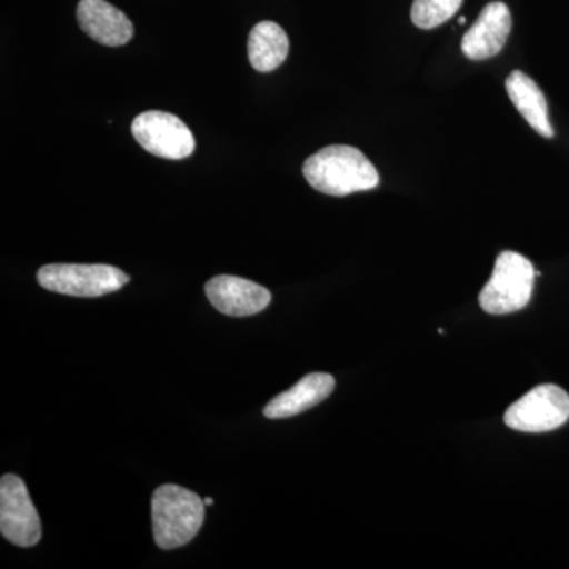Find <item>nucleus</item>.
<instances>
[{"label": "nucleus", "mask_w": 569, "mask_h": 569, "mask_svg": "<svg viewBox=\"0 0 569 569\" xmlns=\"http://www.w3.org/2000/svg\"><path fill=\"white\" fill-rule=\"evenodd\" d=\"M82 31L107 47H122L133 39V24L107 0H81L77 10Z\"/></svg>", "instance_id": "nucleus-10"}, {"label": "nucleus", "mask_w": 569, "mask_h": 569, "mask_svg": "<svg viewBox=\"0 0 569 569\" xmlns=\"http://www.w3.org/2000/svg\"><path fill=\"white\" fill-rule=\"evenodd\" d=\"M507 92L516 110L530 123L535 132L545 138L553 137L549 121L548 102L537 82L527 77L523 71L515 70L507 78Z\"/></svg>", "instance_id": "nucleus-12"}, {"label": "nucleus", "mask_w": 569, "mask_h": 569, "mask_svg": "<svg viewBox=\"0 0 569 569\" xmlns=\"http://www.w3.org/2000/svg\"><path fill=\"white\" fill-rule=\"evenodd\" d=\"M37 280L54 293L99 298L121 290L130 277L108 264H47L37 272Z\"/></svg>", "instance_id": "nucleus-4"}, {"label": "nucleus", "mask_w": 569, "mask_h": 569, "mask_svg": "<svg viewBox=\"0 0 569 569\" xmlns=\"http://www.w3.org/2000/svg\"><path fill=\"white\" fill-rule=\"evenodd\" d=\"M206 295L220 313L249 317L260 313L271 302L268 288L234 276H217L206 283Z\"/></svg>", "instance_id": "nucleus-8"}, {"label": "nucleus", "mask_w": 569, "mask_h": 569, "mask_svg": "<svg viewBox=\"0 0 569 569\" xmlns=\"http://www.w3.org/2000/svg\"><path fill=\"white\" fill-rule=\"evenodd\" d=\"M290 41L277 22H258L249 36V61L261 73L279 69L287 59Z\"/></svg>", "instance_id": "nucleus-13"}, {"label": "nucleus", "mask_w": 569, "mask_h": 569, "mask_svg": "<svg viewBox=\"0 0 569 569\" xmlns=\"http://www.w3.org/2000/svg\"><path fill=\"white\" fill-rule=\"evenodd\" d=\"M535 276L533 264L522 254H498L492 277L479 295V306L490 316L518 312L530 302Z\"/></svg>", "instance_id": "nucleus-3"}, {"label": "nucleus", "mask_w": 569, "mask_h": 569, "mask_svg": "<svg viewBox=\"0 0 569 569\" xmlns=\"http://www.w3.org/2000/svg\"><path fill=\"white\" fill-rule=\"evenodd\" d=\"M151 507L153 539L164 550L192 541L204 522V500L181 486H160L153 492Z\"/></svg>", "instance_id": "nucleus-2"}, {"label": "nucleus", "mask_w": 569, "mask_h": 569, "mask_svg": "<svg viewBox=\"0 0 569 569\" xmlns=\"http://www.w3.org/2000/svg\"><path fill=\"white\" fill-rule=\"evenodd\" d=\"M569 419V396L556 385H541L531 389L505 413L509 429L527 433L550 432Z\"/></svg>", "instance_id": "nucleus-5"}, {"label": "nucleus", "mask_w": 569, "mask_h": 569, "mask_svg": "<svg viewBox=\"0 0 569 569\" xmlns=\"http://www.w3.org/2000/svg\"><path fill=\"white\" fill-rule=\"evenodd\" d=\"M204 505L206 507H212L213 498H204Z\"/></svg>", "instance_id": "nucleus-15"}, {"label": "nucleus", "mask_w": 569, "mask_h": 569, "mask_svg": "<svg viewBox=\"0 0 569 569\" xmlns=\"http://www.w3.org/2000/svg\"><path fill=\"white\" fill-rule=\"evenodd\" d=\"M512 18L507 3L490 2L479 13L477 22L468 29L462 39V52L471 61H486L503 50Z\"/></svg>", "instance_id": "nucleus-9"}, {"label": "nucleus", "mask_w": 569, "mask_h": 569, "mask_svg": "<svg viewBox=\"0 0 569 569\" xmlns=\"http://www.w3.org/2000/svg\"><path fill=\"white\" fill-rule=\"evenodd\" d=\"M336 380L329 373L313 372L299 380L293 388L276 396L264 408V417L282 419L305 413L335 391Z\"/></svg>", "instance_id": "nucleus-11"}, {"label": "nucleus", "mask_w": 569, "mask_h": 569, "mask_svg": "<svg viewBox=\"0 0 569 569\" xmlns=\"http://www.w3.org/2000/svg\"><path fill=\"white\" fill-rule=\"evenodd\" d=\"M463 0H415L411 21L419 29H436L458 13Z\"/></svg>", "instance_id": "nucleus-14"}, {"label": "nucleus", "mask_w": 569, "mask_h": 569, "mask_svg": "<svg viewBox=\"0 0 569 569\" xmlns=\"http://www.w3.org/2000/svg\"><path fill=\"white\" fill-rule=\"evenodd\" d=\"M306 181L320 193L347 197L380 183L377 168L353 146L335 144L310 156L302 167Z\"/></svg>", "instance_id": "nucleus-1"}, {"label": "nucleus", "mask_w": 569, "mask_h": 569, "mask_svg": "<svg viewBox=\"0 0 569 569\" xmlns=\"http://www.w3.org/2000/svg\"><path fill=\"white\" fill-rule=\"evenodd\" d=\"M467 20L466 18H459V24H466Z\"/></svg>", "instance_id": "nucleus-16"}, {"label": "nucleus", "mask_w": 569, "mask_h": 569, "mask_svg": "<svg viewBox=\"0 0 569 569\" xmlns=\"http://www.w3.org/2000/svg\"><path fill=\"white\" fill-rule=\"evenodd\" d=\"M132 133L152 156L168 160H182L194 151L193 133L178 118L164 111H146L133 119Z\"/></svg>", "instance_id": "nucleus-6"}, {"label": "nucleus", "mask_w": 569, "mask_h": 569, "mask_svg": "<svg viewBox=\"0 0 569 569\" xmlns=\"http://www.w3.org/2000/svg\"><path fill=\"white\" fill-rule=\"evenodd\" d=\"M0 531L20 548H32L41 538L39 512L17 475H3L0 481Z\"/></svg>", "instance_id": "nucleus-7"}]
</instances>
